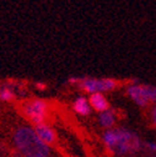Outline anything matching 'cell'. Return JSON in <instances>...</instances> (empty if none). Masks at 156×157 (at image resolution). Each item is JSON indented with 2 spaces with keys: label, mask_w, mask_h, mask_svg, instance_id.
<instances>
[{
  "label": "cell",
  "mask_w": 156,
  "mask_h": 157,
  "mask_svg": "<svg viewBox=\"0 0 156 157\" xmlns=\"http://www.w3.org/2000/svg\"><path fill=\"white\" fill-rule=\"evenodd\" d=\"M68 82L76 84L89 95L104 94L107 91H112L119 86V81L110 77H71Z\"/></svg>",
  "instance_id": "obj_3"
},
{
  "label": "cell",
  "mask_w": 156,
  "mask_h": 157,
  "mask_svg": "<svg viewBox=\"0 0 156 157\" xmlns=\"http://www.w3.org/2000/svg\"><path fill=\"white\" fill-rule=\"evenodd\" d=\"M131 157H156V142L155 141H144L141 151Z\"/></svg>",
  "instance_id": "obj_10"
},
{
  "label": "cell",
  "mask_w": 156,
  "mask_h": 157,
  "mask_svg": "<svg viewBox=\"0 0 156 157\" xmlns=\"http://www.w3.org/2000/svg\"><path fill=\"white\" fill-rule=\"evenodd\" d=\"M35 86L37 89H40V90H44L45 89V84H43V82H35Z\"/></svg>",
  "instance_id": "obj_13"
},
{
  "label": "cell",
  "mask_w": 156,
  "mask_h": 157,
  "mask_svg": "<svg viewBox=\"0 0 156 157\" xmlns=\"http://www.w3.org/2000/svg\"><path fill=\"white\" fill-rule=\"evenodd\" d=\"M13 144L19 157H50V146L40 140L34 127L28 125L14 130Z\"/></svg>",
  "instance_id": "obj_2"
},
{
  "label": "cell",
  "mask_w": 156,
  "mask_h": 157,
  "mask_svg": "<svg viewBox=\"0 0 156 157\" xmlns=\"http://www.w3.org/2000/svg\"><path fill=\"white\" fill-rule=\"evenodd\" d=\"M150 120H151L152 126H154L155 130H156V105H154V106L151 107V110H150Z\"/></svg>",
  "instance_id": "obj_12"
},
{
  "label": "cell",
  "mask_w": 156,
  "mask_h": 157,
  "mask_svg": "<svg viewBox=\"0 0 156 157\" xmlns=\"http://www.w3.org/2000/svg\"><path fill=\"white\" fill-rule=\"evenodd\" d=\"M99 124L101 127L106 128V130H110V128H114L115 124H116V120H118V116H116V112L111 109L104 111V112H100L99 113Z\"/></svg>",
  "instance_id": "obj_8"
},
{
  "label": "cell",
  "mask_w": 156,
  "mask_h": 157,
  "mask_svg": "<svg viewBox=\"0 0 156 157\" xmlns=\"http://www.w3.org/2000/svg\"><path fill=\"white\" fill-rule=\"evenodd\" d=\"M126 94L129 95L130 99L136 105H139L140 107H147L149 105H151L147 99L146 91H145V84H140L136 81L130 82L126 86Z\"/></svg>",
  "instance_id": "obj_5"
},
{
  "label": "cell",
  "mask_w": 156,
  "mask_h": 157,
  "mask_svg": "<svg viewBox=\"0 0 156 157\" xmlns=\"http://www.w3.org/2000/svg\"><path fill=\"white\" fill-rule=\"evenodd\" d=\"M0 90H2V85H0Z\"/></svg>",
  "instance_id": "obj_14"
},
{
  "label": "cell",
  "mask_w": 156,
  "mask_h": 157,
  "mask_svg": "<svg viewBox=\"0 0 156 157\" xmlns=\"http://www.w3.org/2000/svg\"><path fill=\"white\" fill-rule=\"evenodd\" d=\"M34 130H35L36 135L40 137V140L44 141L46 145L50 146L56 141V133L49 124L44 122L40 125H36V126H34Z\"/></svg>",
  "instance_id": "obj_6"
},
{
  "label": "cell",
  "mask_w": 156,
  "mask_h": 157,
  "mask_svg": "<svg viewBox=\"0 0 156 157\" xmlns=\"http://www.w3.org/2000/svg\"><path fill=\"white\" fill-rule=\"evenodd\" d=\"M89 102H90L91 109H94L95 111H97L99 113L110 109L109 101L106 100V97L104 96V94H94V95H90Z\"/></svg>",
  "instance_id": "obj_7"
},
{
  "label": "cell",
  "mask_w": 156,
  "mask_h": 157,
  "mask_svg": "<svg viewBox=\"0 0 156 157\" xmlns=\"http://www.w3.org/2000/svg\"><path fill=\"white\" fill-rule=\"evenodd\" d=\"M23 112L26 119L30 120L34 126L44 124L48 113H49V104L41 99H31L23 104Z\"/></svg>",
  "instance_id": "obj_4"
},
{
  "label": "cell",
  "mask_w": 156,
  "mask_h": 157,
  "mask_svg": "<svg viewBox=\"0 0 156 157\" xmlns=\"http://www.w3.org/2000/svg\"><path fill=\"white\" fill-rule=\"evenodd\" d=\"M72 109L76 113H79L81 116H88L90 115L91 112V106H90V102H89V99H86V97L84 96H79L76 97V99L74 100L72 102Z\"/></svg>",
  "instance_id": "obj_9"
},
{
  "label": "cell",
  "mask_w": 156,
  "mask_h": 157,
  "mask_svg": "<svg viewBox=\"0 0 156 157\" xmlns=\"http://www.w3.org/2000/svg\"><path fill=\"white\" fill-rule=\"evenodd\" d=\"M103 141L107 151L116 157H131L139 153L144 144L138 133L126 127L106 130L103 133Z\"/></svg>",
  "instance_id": "obj_1"
},
{
  "label": "cell",
  "mask_w": 156,
  "mask_h": 157,
  "mask_svg": "<svg viewBox=\"0 0 156 157\" xmlns=\"http://www.w3.org/2000/svg\"><path fill=\"white\" fill-rule=\"evenodd\" d=\"M16 97L15 92L13 91V89L10 87V85L8 82L2 85V90H0V100L2 101H13Z\"/></svg>",
  "instance_id": "obj_11"
}]
</instances>
